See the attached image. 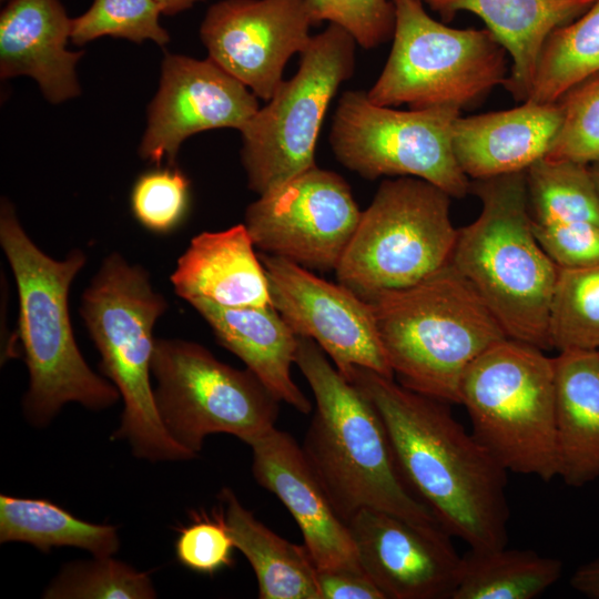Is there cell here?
I'll return each instance as SVG.
<instances>
[{"instance_id":"cell-12","label":"cell","mask_w":599,"mask_h":599,"mask_svg":"<svg viewBox=\"0 0 599 599\" xmlns=\"http://www.w3.org/2000/svg\"><path fill=\"white\" fill-rule=\"evenodd\" d=\"M460 110L438 105L399 111L373 103L365 91H345L333 116L331 148L338 162L365 179L413 176L464 197L470 182L453 146Z\"/></svg>"},{"instance_id":"cell-31","label":"cell","mask_w":599,"mask_h":599,"mask_svg":"<svg viewBox=\"0 0 599 599\" xmlns=\"http://www.w3.org/2000/svg\"><path fill=\"white\" fill-rule=\"evenodd\" d=\"M47 599H152L156 591L148 572L112 558L72 561L45 588Z\"/></svg>"},{"instance_id":"cell-7","label":"cell","mask_w":599,"mask_h":599,"mask_svg":"<svg viewBox=\"0 0 599 599\" xmlns=\"http://www.w3.org/2000/svg\"><path fill=\"white\" fill-rule=\"evenodd\" d=\"M460 404L474 436L507 471L558 477L554 357L506 337L467 368Z\"/></svg>"},{"instance_id":"cell-2","label":"cell","mask_w":599,"mask_h":599,"mask_svg":"<svg viewBox=\"0 0 599 599\" xmlns=\"http://www.w3.org/2000/svg\"><path fill=\"white\" fill-rule=\"evenodd\" d=\"M327 357L312 338L297 336L295 364L316 403L301 446L338 516L347 524L375 509L443 528L406 484L373 402Z\"/></svg>"},{"instance_id":"cell-9","label":"cell","mask_w":599,"mask_h":599,"mask_svg":"<svg viewBox=\"0 0 599 599\" xmlns=\"http://www.w3.org/2000/svg\"><path fill=\"white\" fill-rule=\"evenodd\" d=\"M395 28L385 67L367 92L378 105L467 106L508 79L507 51L486 29H455L420 0H393Z\"/></svg>"},{"instance_id":"cell-24","label":"cell","mask_w":599,"mask_h":599,"mask_svg":"<svg viewBox=\"0 0 599 599\" xmlns=\"http://www.w3.org/2000/svg\"><path fill=\"white\" fill-rule=\"evenodd\" d=\"M554 358L558 477L580 488L599 479V351Z\"/></svg>"},{"instance_id":"cell-36","label":"cell","mask_w":599,"mask_h":599,"mask_svg":"<svg viewBox=\"0 0 599 599\" xmlns=\"http://www.w3.org/2000/svg\"><path fill=\"white\" fill-rule=\"evenodd\" d=\"M233 539L223 520L221 510L210 518L193 514V520L179 531L175 556L185 568L204 575H213L233 564Z\"/></svg>"},{"instance_id":"cell-13","label":"cell","mask_w":599,"mask_h":599,"mask_svg":"<svg viewBox=\"0 0 599 599\" xmlns=\"http://www.w3.org/2000/svg\"><path fill=\"white\" fill-rule=\"evenodd\" d=\"M361 214L346 180L315 165L260 195L244 225L263 253L327 272L336 270Z\"/></svg>"},{"instance_id":"cell-21","label":"cell","mask_w":599,"mask_h":599,"mask_svg":"<svg viewBox=\"0 0 599 599\" xmlns=\"http://www.w3.org/2000/svg\"><path fill=\"white\" fill-rule=\"evenodd\" d=\"M243 224L195 235L170 280L177 296L226 307L271 305L267 276Z\"/></svg>"},{"instance_id":"cell-37","label":"cell","mask_w":599,"mask_h":599,"mask_svg":"<svg viewBox=\"0 0 599 599\" xmlns=\"http://www.w3.org/2000/svg\"><path fill=\"white\" fill-rule=\"evenodd\" d=\"M532 227L539 244L558 267L585 268L599 264V224L532 222Z\"/></svg>"},{"instance_id":"cell-30","label":"cell","mask_w":599,"mask_h":599,"mask_svg":"<svg viewBox=\"0 0 599 599\" xmlns=\"http://www.w3.org/2000/svg\"><path fill=\"white\" fill-rule=\"evenodd\" d=\"M549 336L551 347L558 352L599 351V264L558 267Z\"/></svg>"},{"instance_id":"cell-14","label":"cell","mask_w":599,"mask_h":599,"mask_svg":"<svg viewBox=\"0 0 599 599\" xmlns=\"http://www.w3.org/2000/svg\"><path fill=\"white\" fill-rule=\"evenodd\" d=\"M271 305L297 336L312 338L348 380L355 366L394 378L370 304L286 258L262 253Z\"/></svg>"},{"instance_id":"cell-39","label":"cell","mask_w":599,"mask_h":599,"mask_svg":"<svg viewBox=\"0 0 599 599\" xmlns=\"http://www.w3.org/2000/svg\"><path fill=\"white\" fill-rule=\"evenodd\" d=\"M570 585L581 595L599 599V557L578 567L571 575Z\"/></svg>"},{"instance_id":"cell-5","label":"cell","mask_w":599,"mask_h":599,"mask_svg":"<svg viewBox=\"0 0 599 599\" xmlns=\"http://www.w3.org/2000/svg\"><path fill=\"white\" fill-rule=\"evenodd\" d=\"M478 217L458 229L450 263L475 287L508 337L551 349L550 305L558 266L536 238L526 174L470 182Z\"/></svg>"},{"instance_id":"cell-15","label":"cell","mask_w":599,"mask_h":599,"mask_svg":"<svg viewBox=\"0 0 599 599\" xmlns=\"http://www.w3.org/2000/svg\"><path fill=\"white\" fill-rule=\"evenodd\" d=\"M313 24L305 0H222L207 9L200 38L209 58L268 101Z\"/></svg>"},{"instance_id":"cell-20","label":"cell","mask_w":599,"mask_h":599,"mask_svg":"<svg viewBox=\"0 0 599 599\" xmlns=\"http://www.w3.org/2000/svg\"><path fill=\"white\" fill-rule=\"evenodd\" d=\"M562 119L559 101L458 116L453 146L464 173L474 180L524 172L547 155Z\"/></svg>"},{"instance_id":"cell-8","label":"cell","mask_w":599,"mask_h":599,"mask_svg":"<svg viewBox=\"0 0 599 599\" xmlns=\"http://www.w3.org/2000/svg\"><path fill=\"white\" fill-rule=\"evenodd\" d=\"M450 197L418 177L383 181L335 270L338 283L367 300L449 264L458 236Z\"/></svg>"},{"instance_id":"cell-28","label":"cell","mask_w":599,"mask_h":599,"mask_svg":"<svg viewBox=\"0 0 599 599\" xmlns=\"http://www.w3.org/2000/svg\"><path fill=\"white\" fill-rule=\"evenodd\" d=\"M596 74H599V0L548 35L526 101L556 102Z\"/></svg>"},{"instance_id":"cell-16","label":"cell","mask_w":599,"mask_h":599,"mask_svg":"<svg viewBox=\"0 0 599 599\" xmlns=\"http://www.w3.org/2000/svg\"><path fill=\"white\" fill-rule=\"evenodd\" d=\"M258 109L257 97L211 58L166 53L139 154L158 166L174 165L189 136L222 128L242 131Z\"/></svg>"},{"instance_id":"cell-17","label":"cell","mask_w":599,"mask_h":599,"mask_svg":"<svg viewBox=\"0 0 599 599\" xmlns=\"http://www.w3.org/2000/svg\"><path fill=\"white\" fill-rule=\"evenodd\" d=\"M359 565L386 599H451L463 557L440 527L375 509L348 521Z\"/></svg>"},{"instance_id":"cell-38","label":"cell","mask_w":599,"mask_h":599,"mask_svg":"<svg viewBox=\"0 0 599 599\" xmlns=\"http://www.w3.org/2000/svg\"><path fill=\"white\" fill-rule=\"evenodd\" d=\"M319 599H386L364 571L317 570Z\"/></svg>"},{"instance_id":"cell-41","label":"cell","mask_w":599,"mask_h":599,"mask_svg":"<svg viewBox=\"0 0 599 599\" xmlns=\"http://www.w3.org/2000/svg\"><path fill=\"white\" fill-rule=\"evenodd\" d=\"M589 169L593 179V182L596 184V189L599 195V160L589 164Z\"/></svg>"},{"instance_id":"cell-3","label":"cell","mask_w":599,"mask_h":599,"mask_svg":"<svg viewBox=\"0 0 599 599\" xmlns=\"http://www.w3.org/2000/svg\"><path fill=\"white\" fill-rule=\"evenodd\" d=\"M0 244L14 276L19 298V336L29 372L23 412L34 426L48 425L68 403L91 410L114 405L116 387L94 373L82 356L69 313L70 287L87 263L72 250L54 260L30 238L13 205L0 209Z\"/></svg>"},{"instance_id":"cell-22","label":"cell","mask_w":599,"mask_h":599,"mask_svg":"<svg viewBox=\"0 0 599 599\" xmlns=\"http://www.w3.org/2000/svg\"><path fill=\"white\" fill-rule=\"evenodd\" d=\"M189 303L220 345L237 356L280 402L302 414L312 410L311 400L292 378L297 335L272 305L226 307L205 298Z\"/></svg>"},{"instance_id":"cell-1","label":"cell","mask_w":599,"mask_h":599,"mask_svg":"<svg viewBox=\"0 0 599 599\" xmlns=\"http://www.w3.org/2000/svg\"><path fill=\"white\" fill-rule=\"evenodd\" d=\"M348 380L375 405L406 484L471 550L507 546V470L455 418L448 403L355 366Z\"/></svg>"},{"instance_id":"cell-32","label":"cell","mask_w":599,"mask_h":599,"mask_svg":"<svg viewBox=\"0 0 599 599\" xmlns=\"http://www.w3.org/2000/svg\"><path fill=\"white\" fill-rule=\"evenodd\" d=\"M156 0H93L90 8L71 21V41L83 45L100 37L122 38L135 43L151 40L159 45L170 41L160 24Z\"/></svg>"},{"instance_id":"cell-27","label":"cell","mask_w":599,"mask_h":599,"mask_svg":"<svg viewBox=\"0 0 599 599\" xmlns=\"http://www.w3.org/2000/svg\"><path fill=\"white\" fill-rule=\"evenodd\" d=\"M562 575V562L530 549L469 550L451 599H534Z\"/></svg>"},{"instance_id":"cell-40","label":"cell","mask_w":599,"mask_h":599,"mask_svg":"<svg viewBox=\"0 0 599 599\" xmlns=\"http://www.w3.org/2000/svg\"><path fill=\"white\" fill-rule=\"evenodd\" d=\"M204 0H156L162 14L174 16L192 8L196 2Z\"/></svg>"},{"instance_id":"cell-35","label":"cell","mask_w":599,"mask_h":599,"mask_svg":"<svg viewBox=\"0 0 599 599\" xmlns=\"http://www.w3.org/2000/svg\"><path fill=\"white\" fill-rule=\"evenodd\" d=\"M313 23L327 21L346 30L364 49H374L393 37V0H305Z\"/></svg>"},{"instance_id":"cell-29","label":"cell","mask_w":599,"mask_h":599,"mask_svg":"<svg viewBox=\"0 0 599 599\" xmlns=\"http://www.w3.org/2000/svg\"><path fill=\"white\" fill-rule=\"evenodd\" d=\"M525 174L528 210L535 224H599V195L589 165L544 156Z\"/></svg>"},{"instance_id":"cell-34","label":"cell","mask_w":599,"mask_h":599,"mask_svg":"<svg viewBox=\"0 0 599 599\" xmlns=\"http://www.w3.org/2000/svg\"><path fill=\"white\" fill-rule=\"evenodd\" d=\"M562 119L546 155L591 164L599 160V74L566 92L559 100Z\"/></svg>"},{"instance_id":"cell-19","label":"cell","mask_w":599,"mask_h":599,"mask_svg":"<svg viewBox=\"0 0 599 599\" xmlns=\"http://www.w3.org/2000/svg\"><path fill=\"white\" fill-rule=\"evenodd\" d=\"M71 21L60 0H8L0 13V75L34 79L45 99L60 103L80 93L70 51Z\"/></svg>"},{"instance_id":"cell-11","label":"cell","mask_w":599,"mask_h":599,"mask_svg":"<svg viewBox=\"0 0 599 599\" xmlns=\"http://www.w3.org/2000/svg\"><path fill=\"white\" fill-rule=\"evenodd\" d=\"M355 39L329 23L312 35L295 75L241 131V160L258 195L315 166V146L329 102L355 67Z\"/></svg>"},{"instance_id":"cell-33","label":"cell","mask_w":599,"mask_h":599,"mask_svg":"<svg viewBox=\"0 0 599 599\" xmlns=\"http://www.w3.org/2000/svg\"><path fill=\"white\" fill-rule=\"evenodd\" d=\"M135 220L148 231L169 234L179 229L190 209V181L174 165L142 173L130 195Z\"/></svg>"},{"instance_id":"cell-25","label":"cell","mask_w":599,"mask_h":599,"mask_svg":"<svg viewBox=\"0 0 599 599\" xmlns=\"http://www.w3.org/2000/svg\"><path fill=\"white\" fill-rule=\"evenodd\" d=\"M217 497L234 546L255 572L258 598L319 599L317 568L306 547L290 542L267 528L229 487Z\"/></svg>"},{"instance_id":"cell-23","label":"cell","mask_w":599,"mask_h":599,"mask_svg":"<svg viewBox=\"0 0 599 599\" xmlns=\"http://www.w3.org/2000/svg\"><path fill=\"white\" fill-rule=\"evenodd\" d=\"M450 21L459 11L478 16L511 58L505 88L517 101L528 99L538 58L548 35L596 0H420Z\"/></svg>"},{"instance_id":"cell-4","label":"cell","mask_w":599,"mask_h":599,"mask_svg":"<svg viewBox=\"0 0 599 599\" xmlns=\"http://www.w3.org/2000/svg\"><path fill=\"white\" fill-rule=\"evenodd\" d=\"M367 301L394 378L428 397L460 404L463 377L508 337L469 281L447 264L419 283Z\"/></svg>"},{"instance_id":"cell-18","label":"cell","mask_w":599,"mask_h":599,"mask_svg":"<svg viewBox=\"0 0 599 599\" xmlns=\"http://www.w3.org/2000/svg\"><path fill=\"white\" fill-rule=\"evenodd\" d=\"M250 446L254 479L293 516L317 570L363 571L347 524L293 436L273 427Z\"/></svg>"},{"instance_id":"cell-10","label":"cell","mask_w":599,"mask_h":599,"mask_svg":"<svg viewBox=\"0 0 599 599\" xmlns=\"http://www.w3.org/2000/svg\"><path fill=\"white\" fill-rule=\"evenodd\" d=\"M151 373L162 424L194 456L209 435L230 434L250 446L275 427L280 400L251 370L219 361L201 344L156 338Z\"/></svg>"},{"instance_id":"cell-6","label":"cell","mask_w":599,"mask_h":599,"mask_svg":"<svg viewBox=\"0 0 599 599\" xmlns=\"http://www.w3.org/2000/svg\"><path fill=\"white\" fill-rule=\"evenodd\" d=\"M167 307L149 272L116 252L104 257L80 305L81 318L100 355V370L124 404L111 439L126 441L135 457L152 463L195 457L169 435L151 385L153 329Z\"/></svg>"},{"instance_id":"cell-26","label":"cell","mask_w":599,"mask_h":599,"mask_svg":"<svg viewBox=\"0 0 599 599\" xmlns=\"http://www.w3.org/2000/svg\"><path fill=\"white\" fill-rule=\"evenodd\" d=\"M0 542H26L43 552L77 547L98 557L120 547L114 526L84 521L45 499L8 495H0Z\"/></svg>"}]
</instances>
